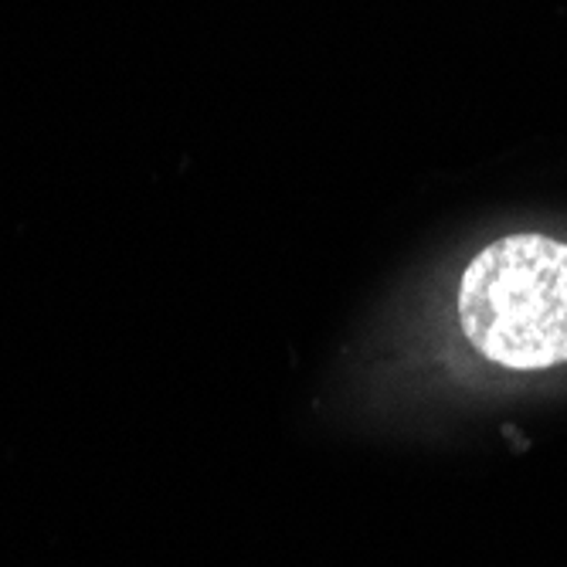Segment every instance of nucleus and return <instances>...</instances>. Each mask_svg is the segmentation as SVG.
<instances>
[{"label": "nucleus", "mask_w": 567, "mask_h": 567, "mask_svg": "<svg viewBox=\"0 0 567 567\" xmlns=\"http://www.w3.org/2000/svg\"><path fill=\"white\" fill-rule=\"evenodd\" d=\"M458 327L496 368L567 364V241L520 231L486 245L458 279Z\"/></svg>", "instance_id": "f257e3e1"}]
</instances>
